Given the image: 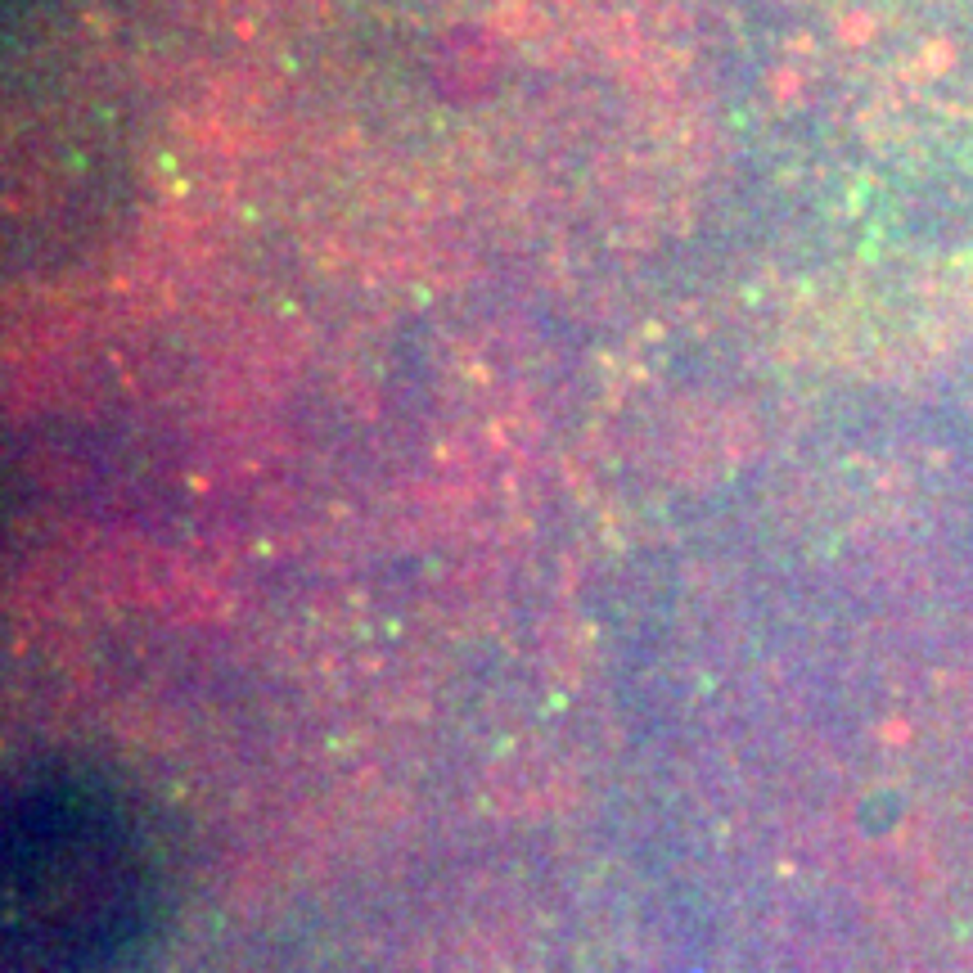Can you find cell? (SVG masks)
Returning <instances> with one entry per match:
<instances>
[{"instance_id": "1", "label": "cell", "mask_w": 973, "mask_h": 973, "mask_svg": "<svg viewBox=\"0 0 973 973\" xmlns=\"http://www.w3.org/2000/svg\"><path fill=\"white\" fill-rule=\"evenodd\" d=\"M9 843V911L23 951L59 969L118 951L144 906V851L113 797L63 785L23 797Z\"/></svg>"}]
</instances>
